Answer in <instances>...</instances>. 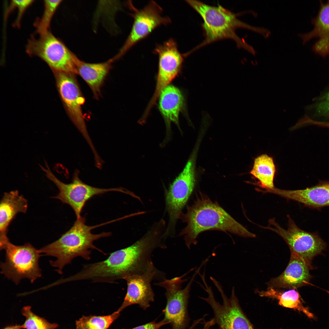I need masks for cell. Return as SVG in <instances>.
<instances>
[{
    "mask_svg": "<svg viewBox=\"0 0 329 329\" xmlns=\"http://www.w3.org/2000/svg\"><path fill=\"white\" fill-rule=\"evenodd\" d=\"M198 150L197 147H194L183 170L166 193V209L169 221L164 234L165 238L175 235L177 220L193 190L196 181L195 164Z\"/></svg>",
    "mask_w": 329,
    "mask_h": 329,
    "instance_id": "5b68a950",
    "label": "cell"
},
{
    "mask_svg": "<svg viewBox=\"0 0 329 329\" xmlns=\"http://www.w3.org/2000/svg\"><path fill=\"white\" fill-rule=\"evenodd\" d=\"M267 193L297 201L311 209L320 210L329 206V180H320L316 185L304 189L285 190L274 188L268 190Z\"/></svg>",
    "mask_w": 329,
    "mask_h": 329,
    "instance_id": "9a60e30c",
    "label": "cell"
},
{
    "mask_svg": "<svg viewBox=\"0 0 329 329\" xmlns=\"http://www.w3.org/2000/svg\"><path fill=\"white\" fill-rule=\"evenodd\" d=\"M21 312L26 317V320L23 325V328L55 329L58 326V324L49 323L44 318L36 315L32 312L30 306L23 307Z\"/></svg>",
    "mask_w": 329,
    "mask_h": 329,
    "instance_id": "d4e9b609",
    "label": "cell"
},
{
    "mask_svg": "<svg viewBox=\"0 0 329 329\" xmlns=\"http://www.w3.org/2000/svg\"><path fill=\"white\" fill-rule=\"evenodd\" d=\"M163 273L158 271L152 261L143 272L126 278V293L123 301L117 311L121 312L126 307L137 304L143 310L149 307L151 302L154 300V294L151 286L154 279H164Z\"/></svg>",
    "mask_w": 329,
    "mask_h": 329,
    "instance_id": "5bb4252c",
    "label": "cell"
},
{
    "mask_svg": "<svg viewBox=\"0 0 329 329\" xmlns=\"http://www.w3.org/2000/svg\"><path fill=\"white\" fill-rule=\"evenodd\" d=\"M312 23L314 28L312 30L298 35L302 39L303 44L313 38H318L313 49L324 57L329 54V0L325 3L320 1L318 13L313 19Z\"/></svg>",
    "mask_w": 329,
    "mask_h": 329,
    "instance_id": "d6986e66",
    "label": "cell"
},
{
    "mask_svg": "<svg viewBox=\"0 0 329 329\" xmlns=\"http://www.w3.org/2000/svg\"><path fill=\"white\" fill-rule=\"evenodd\" d=\"M201 267L200 266L193 275L186 286L182 288V285L187 281L183 279L188 272L180 277L170 279H164L161 281L154 284L164 288L165 292L166 304L163 310V319L170 324L172 329H186L188 325L189 317L188 305L192 285Z\"/></svg>",
    "mask_w": 329,
    "mask_h": 329,
    "instance_id": "52a82bcc",
    "label": "cell"
},
{
    "mask_svg": "<svg viewBox=\"0 0 329 329\" xmlns=\"http://www.w3.org/2000/svg\"><path fill=\"white\" fill-rule=\"evenodd\" d=\"M186 1L203 18L202 26L205 38L191 52L214 41L228 38L234 40L239 48H243L253 55L256 54L253 48L238 37L235 30L238 28H244L262 34L264 28L253 26L241 21L235 14L220 5L211 6L196 0Z\"/></svg>",
    "mask_w": 329,
    "mask_h": 329,
    "instance_id": "3957f363",
    "label": "cell"
},
{
    "mask_svg": "<svg viewBox=\"0 0 329 329\" xmlns=\"http://www.w3.org/2000/svg\"><path fill=\"white\" fill-rule=\"evenodd\" d=\"M212 281L220 294L222 303L216 301L211 287L207 283H205L201 287L207 293L208 296L206 298H200L211 306L214 313L213 318L219 329H254L239 305L235 294V288H232L231 295L229 298L218 281L213 278Z\"/></svg>",
    "mask_w": 329,
    "mask_h": 329,
    "instance_id": "9c48e42d",
    "label": "cell"
},
{
    "mask_svg": "<svg viewBox=\"0 0 329 329\" xmlns=\"http://www.w3.org/2000/svg\"><path fill=\"white\" fill-rule=\"evenodd\" d=\"M193 204L187 206L185 213L180 214L179 219L186 225L179 233L183 236L189 249L197 243L201 233L208 230H217L244 237L254 238L256 235L236 221L217 203L199 192Z\"/></svg>",
    "mask_w": 329,
    "mask_h": 329,
    "instance_id": "6da1fadb",
    "label": "cell"
},
{
    "mask_svg": "<svg viewBox=\"0 0 329 329\" xmlns=\"http://www.w3.org/2000/svg\"><path fill=\"white\" fill-rule=\"evenodd\" d=\"M215 324L214 320L213 318L209 321L205 322L204 326L202 329H210L212 326Z\"/></svg>",
    "mask_w": 329,
    "mask_h": 329,
    "instance_id": "f1b7e54d",
    "label": "cell"
},
{
    "mask_svg": "<svg viewBox=\"0 0 329 329\" xmlns=\"http://www.w3.org/2000/svg\"><path fill=\"white\" fill-rule=\"evenodd\" d=\"M117 310L105 316H83L76 321V329H108L120 316Z\"/></svg>",
    "mask_w": 329,
    "mask_h": 329,
    "instance_id": "603a6c76",
    "label": "cell"
},
{
    "mask_svg": "<svg viewBox=\"0 0 329 329\" xmlns=\"http://www.w3.org/2000/svg\"><path fill=\"white\" fill-rule=\"evenodd\" d=\"M34 2L32 0H12L11 1L7 9L6 15H8L13 10L17 9V16L13 26L14 27L19 28L23 16L27 9Z\"/></svg>",
    "mask_w": 329,
    "mask_h": 329,
    "instance_id": "484cf974",
    "label": "cell"
},
{
    "mask_svg": "<svg viewBox=\"0 0 329 329\" xmlns=\"http://www.w3.org/2000/svg\"><path fill=\"white\" fill-rule=\"evenodd\" d=\"M45 164L44 167L40 165L41 168L46 177L55 184L59 190L58 193L53 198L69 205L73 210L76 219L81 217V212L87 202L95 196L112 191L128 194L129 193V191L122 188H101L88 185L80 179V172L78 170L75 171L72 182L68 184L64 183L53 174L46 161H45Z\"/></svg>",
    "mask_w": 329,
    "mask_h": 329,
    "instance_id": "ba28073f",
    "label": "cell"
},
{
    "mask_svg": "<svg viewBox=\"0 0 329 329\" xmlns=\"http://www.w3.org/2000/svg\"><path fill=\"white\" fill-rule=\"evenodd\" d=\"M22 328H23V325L8 326L5 327L3 329H21Z\"/></svg>",
    "mask_w": 329,
    "mask_h": 329,
    "instance_id": "f546056e",
    "label": "cell"
},
{
    "mask_svg": "<svg viewBox=\"0 0 329 329\" xmlns=\"http://www.w3.org/2000/svg\"><path fill=\"white\" fill-rule=\"evenodd\" d=\"M315 107L317 115L329 118V91L320 97Z\"/></svg>",
    "mask_w": 329,
    "mask_h": 329,
    "instance_id": "4316f807",
    "label": "cell"
},
{
    "mask_svg": "<svg viewBox=\"0 0 329 329\" xmlns=\"http://www.w3.org/2000/svg\"><path fill=\"white\" fill-rule=\"evenodd\" d=\"M28 202L18 191L13 190L4 193L0 204V249H4L10 242L7 234L8 227L19 213H25Z\"/></svg>",
    "mask_w": 329,
    "mask_h": 329,
    "instance_id": "e0dca14e",
    "label": "cell"
},
{
    "mask_svg": "<svg viewBox=\"0 0 329 329\" xmlns=\"http://www.w3.org/2000/svg\"><path fill=\"white\" fill-rule=\"evenodd\" d=\"M167 324H168V323L163 319L159 322L153 321L133 328L127 329H160L162 326Z\"/></svg>",
    "mask_w": 329,
    "mask_h": 329,
    "instance_id": "83f0119b",
    "label": "cell"
},
{
    "mask_svg": "<svg viewBox=\"0 0 329 329\" xmlns=\"http://www.w3.org/2000/svg\"><path fill=\"white\" fill-rule=\"evenodd\" d=\"M128 5L133 12L131 15L133 19V23L124 44L113 57L115 61L122 56L156 28L161 25H166L171 22L169 17L162 15V9L154 1H151L143 9H140L136 8L131 2Z\"/></svg>",
    "mask_w": 329,
    "mask_h": 329,
    "instance_id": "8fae6325",
    "label": "cell"
},
{
    "mask_svg": "<svg viewBox=\"0 0 329 329\" xmlns=\"http://www.w3.org/2000/svg\"><path fill=\"white\" fill-rule=\"evenodd\" d=\"M62 0H44V10L41 17L34 23L37 34H44L49 31L52 18Z\"/></svg>",
    "mask_w": 329,
    "mask_h": 329,
    "instance_id": "cb8c5ba5",
    "label": "cell"
},
{
    "mask_svg": "<svg viewBox=\"0 0 329 329\" xmlns=\"http://www.w3.org/2000/svg\"><path fill=\"white\" fill-rule=\"evenodd\" d=\"M276 168L273 159L266 154L255 158L250 173L259 180V185L266 189L274 188V180Z\"/></svg>",
    "mask_w": 329,
    "mask_h": 329,
    "instance_id": "7402d4cb",
    "label": "cell"
},
{
    "mask_svg": "<svg viewBox=\"0 0 329 329\" xmlns=\"http://www.w3.org/2000/svg\"><path fill=\"white\" fill-rule=\"evenodd\" d=\"M288 218L287 229L281 227L274 218L269 220L268 226L263 228L278 234L286 242L291 253L296 254L311 265L313 258L325 249L326 243L317 232L304 231L298 227L290 216H288Z\"/></svg>",
    "mask_w": 329,
    "mask_h": 329,
    "instance_id": "30bf717a",
    "label": "cell"
},
{
    "mask_svg": "<svg viewBox=\"0 0 329 329\" xmlns=\"http://www.w3.org/2000/svg\"><path fill=\"white\" fill-rule=\"evenodd\" d=\"M153 52L158 57V71L155 89L147 108L149 111L155 104L162 91L178 75L184 56L178 50L176 42L171 38L162 44H157Z\"/></svg>",
    "mask_w": 329,
    "mask_h": 329,
    "instance_id": "4fadbf2b",
    "label": "cell"
},
{
    "mask_svg": "<svg viewBox=\"0 0 329 329\" xmlns=\"http://www.w3.org/2000/svg\"><path fill=\"white\" fill-rule=\"evenodd\" d=\"M115 61L113 58L99 63H87L79 58L77 61V74L80 76L89 86L97 99L101 95V87Z\"/></svg>",
    "mask_w": 329,
    "mask_h": 329,
    "instance_id": "ffe728a7",
    "label": "cell"
},
{
    "mask_svg": "<svg viewBox=\"0 0 329 329\" xmlns=\"http://www.w3.org/2000/svg\"><path fill=\"white\" fill-rule=\"evenodd\" d=\"M256 292L261 297L277 300L278 304L283 307L296 310L302 313L309 319H315V317L310 308L303 304L299 292L295 289L282 292L278 289L268 288L266 291L257 290Z\"/></svg>",
    "mask_w": 329,
    "mask_h": 329,
    "instance_id": "44dd1931",
    "label": "cell"
},
{
    "mask_svg": "<svg viewBox=\"0 0 329 329\" xmlns=\"http://www.w3.org/2000/svg\"><path fill=\"white\" fill-rule=\"evenodd\" d=\"M158 98V107L166 126V137L164 142H166L171 135V124L174 123L179 127V115L184 107V99L180 90L172 85L165 87Z\"/></svg>",
    "mask_w": 329,
    "mask_h": 329,
    "instance_id": "ac0fdd59",
    "label": "cell"
},
{
    "mask_svg": "<svg viewBox=\"0 0 329 329\" xmlns=\"http://www.w3.org/2000/svg\"><path fill=\"white\" fill-rule=\"evenodd\" d=\"M5 259L1 262V273L5 278L18 284L23 278H27L34 283L42 276L39 265L41 256L39 250L30 243L17 246L10 242L7 245Z\"/></svg>",
    "mask_w": 329,
    "mask_h": 329,
    "instance_id": "8992f818",
    "label": "cell"
},
{
    "mask_svg": "<svg viewBox=\"0 0 329 329\" xmlns=\"http://www.w3.org/2000/svg\"><path fill=\"white\" fill-rule=\"evenodd\" d=\"M312 267L296 254L291 253L288 264L279 276L271 279L268 288L296 289L307 285L311 278L310 270Z\"/></svg>",
    "mask_w": 329,
    "mask_h": 329,
    "instance_id": "2e32d148",
    "label": "cell"
},
{
    "mask_svg": "<svg viewBox=\"0 0 329 329\" xmlns=\"http://www.w3.org/2000/svg\"><path fill=\"white\" fill-rule=\"evenodd\" d=\"M86 218L81 217L76 219L72 227L56 241L49 244L39 249L44 255L54 256L56 260H50L52 267L58 269L56 271L60 274L66 265L70 264L73 260L77 256L81 257L87 260L90 259L91 250L96 249L106 255L102 250L96 247L94 242L102 238L111 236V232H103L98 234H93V229L111 223V221L94 226L86 224Z\"/></svg>",
    "mask_w": 329,
    "mask_h": 329,
    "instance_id": "7a4b0ae2",
    "label": "cell"
},
{
    "mask_svg": "<svg viewBox=\"0 0 329 329\" xmlns=\"http://www.w3.org/2000/svg\"><path fill=\"white\" fill-rule=\"evenodd\" d=\"M56 73L59 94L69 117L94 152L96 150L88 133L82 111L85 99L75 77L76 74Z\"/></svg>",
    "mask_w": 329,
    "mask_h": 329,
    "instance_id": "7c38bea8",
    "label": "cell"
},
{
    "mask_svg": "<svg viewBox=\"0 0 329 329\" xmlns=\"http://www.w3.org/2000/svg\"><path fill=\"white\" fill-rule=\"evenodd\" d=\"M31 36L26 46L30 56H36L45 62L56 73L77 74V56L49 31Z\"/></svg>",
    "mask_w": 329,
    "mask_h": 329,
    "instance_id": "277c9868",
    "label": "cell"
}]
</instances>
